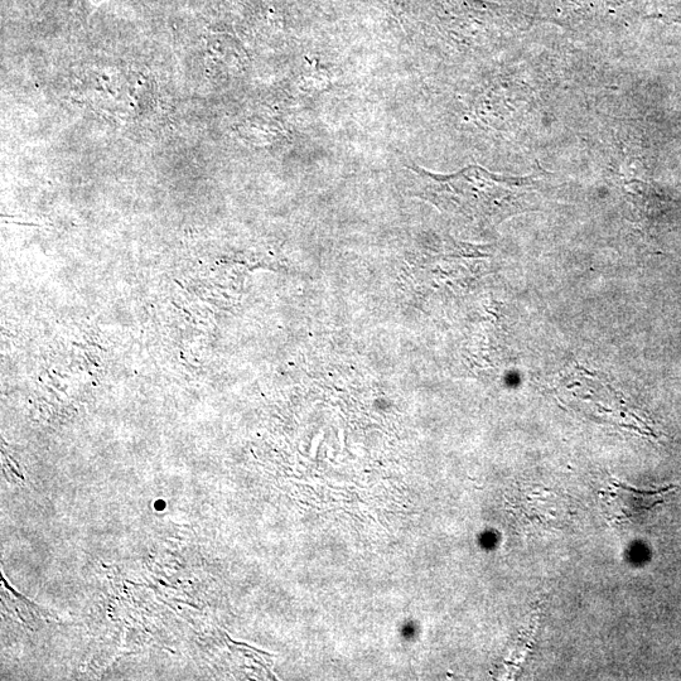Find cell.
I'll use <instances>...</instances> for the list:
<instances>
[{
	"label": "cell",
	"instance_id": "cell-1",
	"mask_svg": "<svg viewBox=\"0 0 681 681\" xmlns=\"http://www.w3.org/2000/svg\"><path fill=\"white\" fill-rule=\"evenodd\" d=\"M422 180L419 196L448 214L461 215L481 224H499L524 211L529 178H499L485 169L470 167L457 175L434 176L414 169Z\"/></svg>",
	"mask_w": 681,
	"mask_h": 681
},
{
	"label": "cell",
	"instance_id": "cell-2",
	"mask_svg": "<svg viewBox=\"0 0 681 681\" xmlns=\"http://www.w3.org/2000/svg\"><path fill=\"white\" fill-rule=\"evenodd\" d=\"M668 489L641 491L621 482H611L602 494L608 520L616 526L634 524L664 499Z\"/></svg>",
	"mask_w": 681,
	"mask_h": 681
},
{
	"label": "cell",
	"instance_id": "cell-3",
	"mask_svg": "<svg viewBox=\"0 0 681 681\" xmlns=\"http://www.w3.org/2000/svg\"><path fill=\"white\" fill-rule=\"evenodd\" d=\"M91 2L100 3V2H104V0H91Z\"/></svg>",
	"mask_w": 681,
	"mask_h": 681
}]
</instances>
